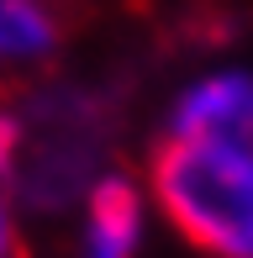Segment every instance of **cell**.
<instances>
[{
    "instance_id": "6da1fadb",
    "label": "cell",
    "mask_w": 253,
    "mask_h": 258,
    "mask_svg": "<svg viewBox=\"0 0 253 258\" xmlns=\"http://www.w3.org/2000/svg\"><path fill=\"white\" fill-rule=\"evenodd\" d=\"M153 190L190 242L222 258H253V158L169 137L153 163Z\"/></svg>"
},
{
    "instance_id": "7a4b0ae2",
    "label": "cell",
    "mask_w": 253,
    "mask_h": 258,
    "mask_svg": "<svg viewBox=\"0 0 253 258\" xmlns=\"http://www.w3.org/2000/svg\"><path fill=\"white\" fill-rule=\"evenodd\" d=\"M169 137L253 158V79L248 74H216V79L190 85L179 95L174 116H169Z\"/></svg>"
},
{
    "instance_id": "3957f363",
    "label": "cell",
    "mask_w": 253,
    "mask_h": 258,
    "mask_svg": "<svg viewBox=\"0 0 253 258\" xmlns=\"http://www.w3.org/2000/svg\"><path fill=\"white\" fill-rule=\"evenodd\" d=\"M143 232V206L126 179H100L90 190V248L85 258H132Z\"/></svg>"
},
{
    "instance_id": "277c9868",
    "label": "cell",
    "mask_w": 253,
    "mask_h": 258,
    "mask_svg": "<svg viewBox=\"0 0 253 258\" xmlns=\"http://www.w3.org/2000/svg\"><path fill=\"white\" fill-rule=\"evenodd\" d=\"M0 37H6V58H37L53 48V16L42 0H0Z\"/></svg>"
},
{
    "instance_id": "5b68a950",
    "label": "cell",
    "mask_w": 253,
    "mask_h": 258,
    "mask_svg": "<svg viewBox=\"0 0 253 258\" xmlns=\"http://www.w3.org/2000/svg\"><path fill=\"white\" fill-rule=\"evenodd\" d=\"M0 258H11V206H6V190H0Z\"/></svg>"
},
{
    "instance_id": "8992f818",
    "label": "cell",
    "mask_w": 253,
    "mask_h": 258,
    "mask_svg": "<svg viewBox=\"0 0 253 258\" xmlns=\"http://www.w3.org/2000/svg\"><path fill=\"white\" fill-rule=\"evenodd\" d=\"M0 58H6V37H0Z\"/></svg>"
}]
</instances>
